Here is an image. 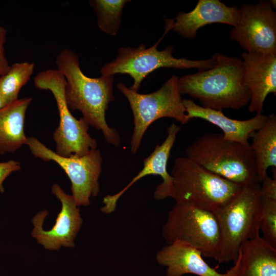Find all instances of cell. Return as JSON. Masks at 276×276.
<instances>
[{
    "mask_svg": "<svg viewBox=\"0 0 276 276\" xmlns=\"http://www.w3.org/2000/svg\"><path fill=\"white\" fill-rule=\"evenodd\" d=\"M20 169V163L14 160L0 162V192L4 191L3 184L7 177L12 172L19 171Z\"/></svg>",
    "mask_w": 276,
    "mask_h": 276,
    "instance_id": "d4e9b609",
    "label": "cell"
},
{
    "mask_svg": "<svg viewBox=\"0 0 276 276\" xmlns=\"http://www.w3.org/2000/svg\"><path fill=\"white\" fill-rule=\"evenodd\" d=\"M237 261L235 276H276V248L259 235L241 245Z\"/></svg>",
    "mask_w": 276,
    "mask_h": 276,
    "instance_id": "ac0fdd59",
    "label": "cell"
},
{
    "mask_svg": "<svg viewBox=\"0 0 276 276\" xmlns=\"http://www.w3.org/2000/svg\"><path fill=\"white\" fill-rule=\"evenodd\" d=\"M185 152L187 157L200 166L241 187L259 182L250 145L226 140L222 134H204Z\"/></svg>",
    "mask_w": 276,
    "mask_h": 276,
    "instance_id": "3957f363",
    "label": "cell"
},
{
    "mask_svg": "<svg viewBox=\"0 0 276 276\" xmlns=\"http://www.w3.org/2000/svg\"><path fill=\"white\" fill-rule=\"evenodd\" d=\"M6 33L7 31L4 28L0 27V77L5 74L10 67L4 52Z\"/></svg>",
    "mask_w": 276,
    "mask_h": 276,
    "instance_id": "484cf974",
    "label": "cell"
},
{
    "mask_svg": "<svg viewBox=\"0 0 276 276\" xmlns=\"http://www.w3.org/2000/svg\"><path fill=\"white\" fill-rule=\"evenodd\" d=\"M165 19V31L163 35L153 45L147 48L141 43L136 47H121L116 58L105 63L101 68V75L114 76L117 74H127L133 83L129 88L138 92L144 79L155 70L160 68L177 69L196 68L203 71L210 68L215 62L213 55L207 59L190 60L186 58L173 57V47H167L158 50V44L164 36L172 29V21Z\"/></svg>",
    "mask_w": 276,
    "mask_h": 276,
    "instance_id": "8992f818",
    "label": "cell"
},
{
    "mask_svg": "<svg viewBox=\"0 0 276 276\" xmlns=\"http://www.w3.org/2000/svg\"><path fill=\"white\" fill-rule=\"evenodd\" d=\"M162 235L167 244L178 241L196 248L202 256L218 260L220 236L213 212L175 202L168 213Z\"/></svg>",
    "mask_w": 276,
    "mask_h": 276,
    "instance_id": "ba28073f",
    "label": "cell"
},
{
    "mask_svg": "<svg viewBox=\"0 0 276 276\" xmlns=\"http://www.w3.org/2000/svg\"><path fill=\"white\" fill-rule=\"evenodd\" d=\"M183 104L188 122L193 118L204 120L221 129L225 139L245 146L250 145L248 140L250 133L260 129L268 118L261 113L245 120H235L225 116L222 110L203 107L191 99H183Z\"/></svg>",
    "mask_w": 276,
    "mask_h": 276,
    "instance_id": "e0dca14e",
    "label": "cell"
},
{
    "mask_svg": "<svg viewBox=\"0 0 276 276\" xmlns=\"http://www.w3.org/2000/svg\"><path fill=\"white\" fill-rule=\"evenodd\" d=\"M180 127L173 123L167 128V135L162 144H157L151 154L144 159L143 169L123 189L113 195H107L103 199L104 205L101 212L109 214L113 212L117 202L123 194L142 178L150 175H159L162 182L158 185L154 192V198L161 200L172 197L173 181L167 170V164L171 149L176 141Z\"/></svg>",
    "mask_w": 276,
    "mask_h": 276,
    "instance_id": "4fadbf2b",
    "label": "cell"
},
{
    "mask_svg": "<svg viewBox=\"0 0 276 276\" xmlns=\"http://www.w3.org/2000/svg\"><path fill=\"white\" fill-rule=\"evenodd\" d=\"M52 191L62 205L56 223L50 230H44L42 224L48 213L44 211L37 213L32 219L34 227L32 236L47 249L57 250L62 246L73 247L82 223L79 209L73 196L65 193L58 185H53Z\"/></svg>",
    "mask_w": 276,
    "mask_h": 276,
    "instance_id": "7c38bea8",
    "label": "cell"
},
{
    "mask_svg": "<svg viewBox=\"0 0 276 276\" xmlns=\"http://www.w3.org/2000/svg\"><path fill=\"white\" fill-rule=\"evenodd\" d=\"M260 188L259 182L242 187L229 202L213 212L220 236L218 263H235L241 245L259 235Z\"/></svg>",
    "mask_w": 276,
    "mask_h": 276,
    "instance_id": "277c9868",
    "label": "cell"
},
{
    "mask_svg": "<svg viewBox=\"0 0 276 276\" xmlns=\"http://www.w3.org/2000/svg\"><path fill=\"white\" fill-rule=\"evenodd\" d=\"M260 230L263 239L276 248V200L260 197Z\"/></svg>",
    "mask_w": 276,
    "mask_h": 276,
    "instance_id": "603a6c76",
    "label": "cell"
},
{
    "mask_svg": "<svg viewBox=\"0 0 276 276\" xmlns=\"http://www.w3.org/2000/svg\"><path fill=\"white\" fill-rule=\"evenodd\" d=\"M33 81L37 88L50 91L57 103L59 123L53 134L55 152L63 157H80L97 149V140L88 132L89 125L82 117L75 118L67 106L62 74L57 69H48L38 73Z\"/></svg>",
    "mask_w": 276,
    "mask_h": 276,
    "instance_id": "9c48e42d",
    "label": "cell"
},
{
    "mask_svg": "<svg viewBox=\"0 0 276 276\" xmlns=\"http://www.w3.org/2000/svg\"><path fill=\"white\" fill-rule=\"evenodd\" d=\"M240 10L238 7L228 6L219 0H199L191 11H180L173 19L172 30L187 39H193L202 27L215 23L235 27Z\"/></svg>",
    "mask_w": 276,
    "mask_h": 276,
    "instance_id": "9a60e30c",
    "label": "cell"
},
{
    "mask_svg": "<svg viewBox=\"0 0 276 276\" xmlns=\"http://www.w3.org/2000/svg\"><path fill=\"white\" fill-rule=\"evenodd\" d=\"M129 0H90L99 28L109 36H116L120 28L122 11Z\"/></svg>",
    "mask_w": 276,
    "mask_h": 276,
    "instance_id": "7402d4cb",
    "label": "cell"
},
{
    "mask_svg": "<svg viewBox=\"0 0 276 276\" xmlns=\"http://www.w3.org/2000/svg\"><path fill=\"white\" fill-rule=\"evenodd\" d=\"M238 24L229 33L244 52L276 54V12L268 1L241 6Z\"/></svg>",
    "mask_w": 276,
    "mask_h": 276,
    "instance_id": "8fae6325",
    "label": "cell"
},
{
    "mask_svg": "<svg viewBox=\"0 0 276 276\" xmlns=\"http://www.w3.org/2000/svg\"><path fill=\"white\" fill-rule=\"evenodd\" d=\"M261 183L260 197L276 200V178H272L266 175Z\"/></svg>",
    "mask_w": 276,
    "mask_h": 276,
    "instance_id": "cb8c5ba5",
    "label": "cell"
},
{
    "mask_svg": "<svg viewBox=\"0 0 276 276\" xmlns=\"http://www.w3.org/2000/svg\"><path fill=\"white\" fill-rule=\"evenodd\" d=\"M213 55L215 62L210 68L178 78L180 94L217 110H238L248 105L250 96L244 81L242 59L218 52Z\"/></svg>",
    "mask_w": 276,
    "mask_h": 276,
    "instance_id": "7a4b0ae2",
    "label": "cell"
},
{
    "mask_svg": "<svg viewBox=\"0 0 276 276\" xmlns=\"http://www.w3.org/2000/svg\"><path fill=\"white\" fill-rule=\"evenodd\" d=\"M156 260L166 267V276L193 274L198 276H235L238 263L225 273H220L203 259L201 252L185 243L175 241L164 246L156 253Z\"/></svg>",
    "mask_w": 276,
    "mask_h": 276,
    "instance_id": "2e32d148",
    "label": "cell"
},
{
    "mask_svg": "<svg viewBox=\"0 0 276 276\" xmlns=\"http://www.w3.org/2000/svg\"><path fill=\"white\" fill-rule=\"evenodd\" d=\"M172 198L214 212L229 202L242 187L202 167L187 156L176 158L170 173Z\"/></svg>",
    "mask_w": 276,
    "mask_h": 276,
    "instance_id": "5b68a950",
    "label": "cell"
},
{
    "mask_svg": "<svg viewBox=\"0 0 276 276\" xmlns=\"http://www.w3.org/2000/svg\"><path fill=\"white\" fill-rule=\"evenodd\" d=\"M31 98L18 99L0 108V155L14 152L26 143V111Z\"/></svg>",
    "mask_w": 276,
    "mask_h": 276,
    "instance_id": "d6986e66",
    "label": "cell"
},
{
    "mask_svg": "<svg viewBox=\"0 0 276 276\" xmlns=\"http://www.w3.org/2000/svg\"><path fill=\"white\" fill-rule=\"evenodd\" d=\"M250 145L254 153L257 178L260 183L267 174L269 167H276V116H268L265 124L258 130L250 133Z\"/></svg>",
    "mask_w": 276,
    "mask_h": 276,
    "instance_id": "ffe728a7",
    "label": "cell"
},
{
    "mask_svg": "<svg viewBox=\"0 0 276 276\" xmlns=\"http://www.w3.org/2000/svg\"><path fill=\"white\" fill-rule=\"evenodd\" d=\"M34 68L33 62L15 63L0 77V95L7 104L18 99L20 89L29 80Z\"/></svg>",
    "mask_w": 276,
    "mask_h": 276,
    "instance_id": "44dd1931",
    "label": "cell"
},
{
    "mask_svg": "<svg viewBox=\"0 0 276 276\" xmlns=\"http://www.w3.org/2000/svg\"><path fill=\"white\" fill-rule=\"evenodd\" d=\"M241 57L244 81L250 96L248 110L261 114L267 95H276V54L243 52Z\"/></svg>",
    "mask_w": 276,
    "mask_h": 276,
    "instance_id": "5bb4252c",
    "label": "cell"
},
{
    "mask_svg": "<svg viewBox=\"0 0 276 276\" xmlns=\"http://www.w3.org/2000/svg\"><path fill=\"white\" fill-rule=\"evenodd\" d=\"M56 63L65 79V99L70 110L80 111L89 125L102 132L107 143L118 147L120 136L106 120L108 106L114 101V76L87 77L81 70L77 54L68 49L59 53Z\"/></svg>",
    "mask_w": 276,
    "mask_h": 276,
    "instance_id": "6da1fadb",
    "label": "cell"
},
{
    "mask_svg": "<svg viewBox=\"0 0 276 276\" xmlns=\"http://www.w3.org/2000/svg\"><path fill=\"white\" fill-rule=\"evenodd\" d=\"M178 77L172 76L157 90L142 94L119 82L117 87L128 100L133 117L130 152L138 151L143 136L152 123L162 118H172L181 124L188 122L183 99L178 86Z\"/></svg>",
    "mask_w": 276,
    "mask_h": 276,
    "instance_id": "52a82bcc",
    "label": "cell"
},
{
    "mask_svg": "<svg viewBox=\"0 0 276 276\" xmlns=\"http://www.w3.org/2000/svg\"><path fill=\"white\" fill-rule=\"evenodd\" d=\"M26 145L35 157L45 162L53 161L64 171L71 181L72 196L78 206L89 205L90 197L98 196L103 163L99 149L92 150L80 157H63L35 137H27Z\"/></svg>",
    "mask_w": 276,
    "mask_h": 276,
    "instance_id": "30bf717a",
    "label": "cell"
},
{
    "mask_svg": "<svg viewBox=\"0 0 276 276\" xmlns=\"http://www.w3.org/2000/svg\"><path fill=\"white\" fill-rule=\"evenodd\" d=\"M7 104H8L6 103V102L4 100V99L0 95V108L3 107Z\"/></svg>",
    "mask_w": 276,
    "mask_h": 276,
    "instance_id": "4316f807",
    "label": "cell"
}]
</instances>
